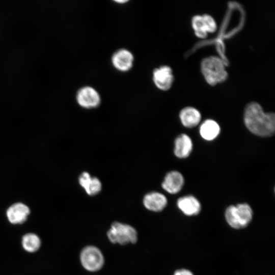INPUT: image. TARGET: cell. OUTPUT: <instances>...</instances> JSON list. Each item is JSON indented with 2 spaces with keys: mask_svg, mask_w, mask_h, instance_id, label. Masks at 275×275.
Returning a JSON list of instances; mask_svg holds the SVG:
<instances>
[{
  "mask_svg": "<svg viewBox=\"0 0 275 275\" xmlns=\"http://www.w3.org/2000/svg\"><path fill=\"white\" fill-rule=\"evenodd\" d=\"M244 122L248 129L260 136H270L275 130V116L273 113H265L256 102L247 104L244 112Z\"/></svg>",
  "mask_w": 275,
  "mask_h": 275,
  "instance_id": "6da1fadb",
  "label": "cell"
},
{
  "mask_svg": "<svg viewBox=\"0 0 275 275\" xmlns=\"http://www.w3.org/2000/svg\"><path fill=\"white\" fill-rule=\"evenodd\" d=\"M201 68L206 81L211 86L225 81L228 77L223 62L218 57L204 58L201 62Z\"/></svg>",
  "mask_w": 275,
  "mask_h": 275,
  "instance_id": "7a4b0ae2",
  "label": "cell"
},
{
  "mask_svg": "<svg viewBox=\"0 0 275 275\" xmlns=\"http://www.w3.org/2000/svg\"><path fill=\"white\" fill-rule=\"evenodd\" d=\"M253 211L246 203L229 206L225 211V217L228 224L235 229L245 227L251 221Z\"/></svg>",
  "mask_w": 275,
  "mask_h": 275,
  "instance_id": "3957f363",
  "label": "cell"
},
{
  "mask_svg": "<svg viewBox=\"0 0 275 275\" xmlns=\"http://www.w3.org/2000/svg\"><path fill=\"white\" fill-rule=\"evenodd\" d=\"M107 236L112 242L120 244L133 243L137 240V232L132 227L118 222L112 225Z\"/></svg>",
  "mask_w": 275,
  "mask_h": 275,
  "instance_id": "277c9868",
  "label": "cell"
},
{
  "mask_svg": "<svg viewBox=\"0 0 275 275\" xmlns=\"http://www.w3.org/2000/svg\"><path fill=\"white\" fill-rule=\"evenodd\" d=\"M80 261L85 269L89 271H95L101 268L104 259L101 252L98 248L89 246L81 251Z\"/></svg>",
  "mask_w": 275,
  "mask_h": 275,
  "instance_id": "5b68a950",
  "label": "cell"
},
{
  "mask_svg": "<svg viewBox=\"0 0 275 275\" xmlns=\"http://www.w3.org/2000/svg\"><path fill=\"white\" fill-rule=\"evenodd\" d=\"M78 104L86 109L98 107L101 103V97L97 91L91 86H85L80 88L76 95Z\"/></svg>",
  "mask_w": 275,
  "mask_h": 275,
  "instance_id": "8992f818",
  "label": "cell"
},
{
  "mask_svg": "<svg viewBox=\"0 0 275 275\" xmlns=\"http://www.w3.org/2000/svg\"><path fill=\"white\" fill-rule=\"evenodd\" d=\"M191 24L196 35L201 38H206L208 33H213L217 29L213 18L206 14L194 16Z\"/></svg>",
  "mask_w": 275,
  "mask_h": 275,
  "instance_id": "52a82bcc",
  "label": "cell"
},
{
  "mask_svg": "<svg viewBox=\"0 0 275 275\" xmlns=\"http://www.w3.org/2000/svg\"><path fill=\"white\" fill-rule=\"evenodd\" d=\"M153 81L155 86L160 90L167 91L172 87L174 75L172 68L167 65H162L153 71Z\"/></svg>",
  "mask_w": 275,
  "mask_h": 275,
  "instance_id": "ba28073f",
  "label": "cell"
},
{
  "mask_svg": "<svg viewBox=\"0 0 275 275\" xmlns=\"http://www.w3.org/2000/svg\"><path fill=\"white\" fill-rule=\"evenodd\" d=\"M113 66L121 72L130 70L133 65L134 56L132 52L125 48H121L116 51L112 56Z\"/></svg>",
  "mask_w": 275,
  "mask_h": 275,
  "instance_id": "9c48e42d",
  "label": "cell"
},
{
  "mask_svg": "<svg viewBox=\"0 0 275 275\" xmlns=\"http://www.w3.org/2000/svg\"><path fill=\"white\" fill-rule=\"evenodd\" d=\"M30 214L29 207L25 204L17 202L11 205L6 211V216L10 223L19 225L24 223Z\"/></svg>",
  "mask_w": 275,
  "mask_h": 275,
  "instance_id": "30bf717a",
  "label": "cell"
},
{
  "mask_svg": "<svg viewBox=\"0 0 275 275\" xmlns=\"http://www.w3.org/2000/svg\"><path fill=\"white\" fill-rule=\"evenodd\" d=\"M184 184V178L178 171H171L167 174L162 183V188L171 194L180 191Z\"/></svg>",
  "mask_w": 275,
  "mask_h": 275,
  "instance_id": "8fae6325",
  "label": "cell"
},
{
  "mask_svg": "<svg viewBox=\"0 0 275 275\" xmlns=\"http://www.w3.org/2000/svg\"><path fill=\"white\" fill-rule=\"evenodd\" d=\"M143 204L148 210L158 212L165 208L167 204V199L163 194L156 191H152L144 196Z\"/></svg>",
  "mask_w": 275,
  "mask_h": 275,
  "instance_id": "7c38bea8",
  "label": "cell"
},
{
  "mask_svg": "<svg viewBox=\"0 0 275 275\" xmlns=\"http://www.w3.org/2000/svg\"><path fill=\"white\" fill-rule=\"evenodd\" d=\"M78 181L80 185L90 196L97 194L102 188L101 183L99 179L95 177H91L90 174L87 172H84L79 175Z\"/></svg>",
  "mask_w": 275,
  "mask_h": 275,
  "instance_id": "4fadbf2b",
  "label": "cell"
},
{
  "mask_svg": "<svg viewBox=\"0 0 275 275\" xmlns=\"http://www.w3.org/2000/svg\"><path fill=\"white\" fill-rule=\"evenodd\" d=\"M177 206L184 214L188 216L197 215L201 208L199 201L193 196L180 198L177 201Z\"/></svg>",
  "mask_w": 275,
  "mask_h": 275,
  "instance_id": "5bb4252c",
  "label": "cell"
},
{
  "mask_svg": "<svg viewBox=\"0 0 275 275\" xmlns=\"http://www.w3.org/2000/svg\"><path fill=\"white\" fill-rule=\"evenodd\" d=\"M193 149L192 141L186 134L179 135L175 141L174 153L180 158H186L189 156Z\"/></svg>",
  "mask_w": 275,
  "mask_h": 275,
  "instance_id": "9a60e30c",
  "label": "cell"
},
{
  "mask_svg": "<svg viewBox=\"0 0 275 275\" xmlns=\"http://www.w3.org/2000/svg\"><path fill=\"white\" fill-rule=\"evenodd\" d=\"M179 117L182 124L185 127L191 128L196 126L200 123L201 115L197 109L187 106L180 111Z\"/></svg>",
  "mask_w": 275,
  "mask_h": 275,
  "instance_id": "2e32d148",
  "label": "cell"
},
{
  "mask_svg": "<svg viewBox=\"0 0 275 275\" xmlns=\"http://www.w3.org/2000/svg\"><path fill=\"white\" fill-rule=\"evenodd\" d=\"M219 131L220 128L218 124L211 119L204 121L200 128L201 136L207 141L214 140L218 135Z\"/></svg>",
  "mask_w": 275,
  "mask_h": 275,
  "instance_id": "e0dca14e",
  "label": "cell"
},
{
  "mask_svg": "<svg viewBox=\"0 0 275 275\" xmlns=\"http://www.w3.org/2000/svg\"><path fill=\"white\" fill-rule=\"evenodd\" d=\"M23 249L28 253H35L40 248L41 241L38 235L34 233L24 234L21 239Z\"/></svg>",
  "mask_w": 275,
  "mask_h": 275,
  "instance_id": "ac0fdd59",
  "label": "cell"
},
{
  "mask_svg": "<svg viewBox=\"0 0 275 275\" xmlns=\"http://www.w3.org/2000/svg\"><path fill=\"white\" fill-rule=\"evenodd\" d=\"M174 275H194L189 270L182 269L177 270Z\"/></svg>",
  "mask_w": 275,
  "mask_h": 275,
  "instance_id": "d6986e66",
  "label": "cell"
},
{
  "mask_svg": "<svg viewBox=\"0 0 275 275\" xmlns=\"http://www.w3.org/2000/svg\"><path fill=\"white\" fill-rule=\"evenodd\" d=\"M116 3H120V4H123L128 2V1L127 0H120V1H115Z\"/></svg>",
  "mask_w": 275,
  "mask_h": 275,
  "instance_id": "ffe728a7",
  "label": "cell"
}]
</instances>
